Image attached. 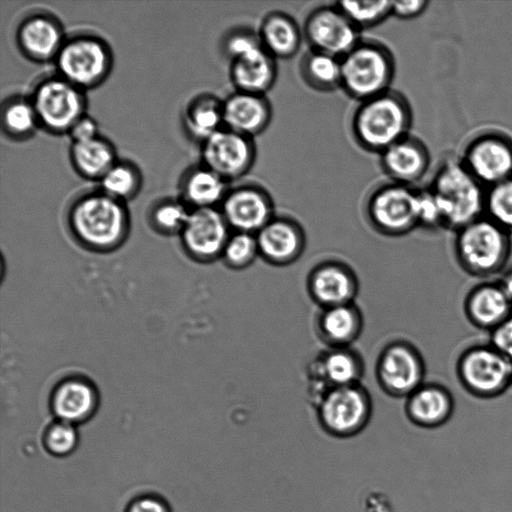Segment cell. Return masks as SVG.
<instances>
[{
    "label": "cell",
    "mask_w": 512,
    "mask_h": 512,
    "mask_svg": "<svg viewBox=\"0 0 512 512\" xmlns=\"http://www.w3.org/2000/svg\"><path fill=\"white\" fill-rule=\"evenodd\" d=\"M300 72L304 81L318 91L341 87V59L310 50L301 60Z\"/></svg>",
    "instance_id": "31"
},
{
    "label": "cell",
    "mask_w": 512,
    "mask_h": 512,
    "mask_svg": "<svg viewBox=\"0 0 512 512\" xmlns=\"http://www.w3.org/2000/svg\"><path fill=\"white\" fill-rule=\"evenodd\" d=\"M17 40L23 52L35 60L55 58L65 41L59 24L42 14L23 20L17 31Z\"/></svg>",
    "instance_id": "24"
},
{
    "label": "cell",
    "mask_w": 512,
    "mask_h": 512,
    "mask_svg": "<svg viewBox=\"0 0 512 512\" xmlns=\"http://www.w3.org/2000/svg\"><path fill=\"white\" fill-rule=\"evenodd\" d=\"M405 414L409 421L422 428H437L445 424L454 411L450 391L437 383H423L405 398Z\"/></svg>",
    "instance_id": "22"
},
{
    "label": "cell",
    "mask_w": 512,
    "mask_h": 512,
    "mask_svg": "<svg viewBox=\"0 0 512 512\" xmlns=\"http://www.w3.org/2000/svg\"><path fill=\"white\" fill-rule=\"evenodd\" d=\"M202 157L205 166L225 180H236L247 174L256 159L253 138L226 127L203 141Z\"/></svg>",
    "instance_id": "14"
},
{
    "label": "cell",
    "mask_w": 512,
    "mask_h": 512,
    "mask_svg": "<svg viewBox=\"0 0 512 512\" xmlns=\"http://www.w3.org/2000/svg\"><path fill=\"white\" fill-rule=\"evenodd\" d=\"M73 142H82L93 139L98 135V127L96 122L86 116H82L69 131Z\"/></svg>",
    "instance_id": "45"
},
{
    "label": "cell",
    "mask_w": 512,
    "mask_h": 512,
    "mask_svg": "<svg viewBox=\"0 0 512 512\" xmlns=\"http://www.w3.org/2000/svg\"><path fill=\"white\" fill-rule=\"evenodd\" d=\"M497 282L512 302V267L505 270Z\"/></svg>",
    "instance_id": "46"
},
{
    "label": "cell",
    "mask_w": 512,
    "mask_h": 512,
    "mask_svg": "<svg viewBox=\"0 0 512 512\" xmlns=\"http://www.w3.org/2000/svg\"><path fill=\"white\" fill-rule=\"evenodd\" d=\"M95 403V393L91 386L74 379L64 382L57 388L52 407L59 420L74 425L91 415Z\"/></svg>",
    "instance_id": "28"
},
{
    "label": "cell",
    "mask_w": 512,
    "mask_h": 512,
    "mask_svg": "<svg viewBox=\"0 0 512 512\" xmlns=\"http://www.w3.org/2000/svg\"><path fill=\"white\" fill-rule=\"evenodd\" d=\"M31 102L39 123L53 132H69L84 116L85 104L80 88L60 76L41 81Z\"/></svg>",
    "instance_id": "11"
},
{
    "label": "cell",
    "mask_w": 512,
    "mask_h": 512,
    "mask_svg": "<svg viewBox=\"0 0 512 512\" xmlns=\"http://www.w3.org/2000/svg\"><path fill=\"white\" fill-rule=\"evenodd\" d=\"M426 145L410 135L380 153V164L392 182L410 186L420 181L430 167Z\"/></svg>",
    "instance_id": "19"
},
{
    "label": "cell",
    "mask_w": 512,
    "mask_h": 512,
    "mask_svg": "<svg viewBox=\"0 0 512 512\" xmlns=\"http://www.w3.org/2000/svg\"><path fill=\"white\" fill-rule=\"evenodd\" d=\"M428 188L435 196L443 228L456 232L485 215L486 188L461 159L442 162Z\"/></svg>",
    "instance_id": "1"
},
{
    "label": "cell",
    "mask_w": 512,
    "mask_h": 512,
    "mask_svg": "<svg viewBox=\"0 0 512 512\" xmlns=\"http://www.w3.org/2000/svg\"><path fill=\"white\" fill-rule=\"evenodd\" d=\"M456 374L470 395L491 399L502 395L512 385V361L489 343L476 344L459 355Z\"/></svg>",
    "instance_id": "6"
},
{
    "label": "cell",
    "mask_w": 512,
    "mask_h": 512,
    "mask_svg": "<svg viewBox=\"0 0 512 512\" xmlns=\"http://www.w3.org/2000/svg\"><path fill=\"white\" fill-rule=\"evenodd\" d=\"M229 225L215 207L195 208L182 229L185 246L203 259L222 255L230 236Z\"/></svg>",
    "instance_id": "18"
},
{
    "label": "cell",
    "mask_w": 512,
    "mask_h": 512,
    "mask_svg": "<svg viewBox=\"0 0 512 512\" xmlns=\"http://www.w3.org/2000/svg\"><path fill=\"white\" fill-rule=\"evenodd\" d=\"M55 60L60 77L78 88L96 85L104 79L111 65L104 42L88 35L64 41Z\"/></svg>",
    "instance_id": "10"
},
{
    "label": "cell",
    "mask_w": 512,
    "mask_h": 512,
    "mask_svg": "<svg viewBox=\"0 0 512 512\" xmlns=\"http://www.w3.org/2000/svg\"><path fill=\"white\" fill-rule=\"evenodd\" d=\"M43 440L45 449L51 455L64 457L76 449L78 434L73 424L59 420L47 428Z\"/></svg>",
    "instance_id": "38"
},
{
    "label": "cell",
    "mask_w": 512,
    "mask_h": 512,
    "mask_svg": "<svg viewBox=\"0 0 512 512\" xmlns=\"http://www.w3.org/2000/svg\"><path fill=\"white\" fill-rule=\"evenodd\" d=\"M316 414L327 434L349 438L368 425L372 415L371 397L360 383L328 388L319 397Z\"/></svg>",
    "instance_id": "7"
},
{
    "label": "cell",
    "mask_w": 512,
    "mask_h": 512,
    "mask_svg": "<svg viewBox=\"0 0 512 512\" xmlns=\"http://www.w3.org/2000/svg\"><path fill=\"white\" fill-rule=\"evenodd\" d=\"M358 288L354 271L336 260L317 264L307 278L308 293L322 309L354 303Z\"/></svg>",
    "instance_id": "16"
},
{
    "label": "cell",
    "mask_w": 512,
    "mask_h": 512,
    "mask_svg": "<svg viewBox=\"0 0 512 512\" xmlns=\"http://www.w3.org/2000/svg\"><path fill=\"white\" fill-rule=\"evenodd\" d=\"M319 337L330 347H349L361 334L363 318L354 303L323 308L317 318Z\"/></svg>",
    "instance_id": "25"
},
{
    "label": "cell",
    "mask_w": 512,
    "mask_h": 512,
    "mask_svg": "<svg viewBox=\"0 0 512 512\" xmlns=\"http://www.w3.org/2000/svg\"><path fill=\"white\" fill-rule=\"evenodd\" d=\"M416 212L418 226L428 229L443 228L438 204L429 188L416 190Z\"/></svg>",
    "instance_id": "40"
},
{
    "label": "cell",
    "mask_w": 512,
    "mask_h": 512,
    "mask_svg": "<svg viewBox=\"0 0 512 512\" xmlns=\"http://www.w3.org/2000/svg\"><path fill=\"white\" fill-rule=\"evenodd\" d=\"M185 123L194 137L204 141L223 128V102L211 95L199 97L188 107Z\"/></svg>",
    "instance_id": "32"
},
{
    "label": "cell",
    "mask_w": 512,
    "mask_h": 512,
    "mask_svg": "<svg viewBox=\"0 0 512 512\" xmlns=\"http://www.w3.org/2000/svg\"><path fill=\"white\" fill-rule=\"evenodd\" d=\"M102 191L122 200L136 193L140 177L135 167L128 163L116 162L100 179Z\"/></svg>",
    "instance_id": "35"
},
{
    "label": "cell",
    "mask_w": 512,
    "mask_h": 512,
    "mask_svg": "<svg viewBox=\"0 0 512 512\" xmlns=\"http://www.w3.org/2000/svg\"><path fill=\"white\" fill-rule=\"evenodd\" d=\"M261 46L258 34L252 31L233 32L224 42V50L231 60Z\"/></svg>",
    "instance_id": "41"
},
{
    "label": "cell",
    "mask_w": 512,
    "mask_h": 512,
    "mask_svg": "<svg viewBox=\"0 0 512 512\" xmlns=\"http://www.w3.org/2000/svg\"><path fill=\"white\" fill-rule=\"evenodd\" d=\"M428 5L426 0L392 1L391 15L403 20L413 19L421 15Z\"/></svg>",
    "instance_id": "44"
},
{
    "label": "cell",
    "mask_w": 512,
    "mask_h": 512,
    "mask_svg": "<svg viewBox=\"0 0 512 512\" xmlns=\"http://www.w3.org/2000/svg\"><path fill=\"white\" fill-rule=\"evenodd\" d=\"M259 256L275 266L294 263L303 253L306 237L301 225L286 216H274L256 234Z\"/></svg>",
    "instance_id": "17"
},
{
    "label": "cell",
    "mask_w": 512,
    "mask_h": 512,
    "mask_svg": "<svg viewBox=\"0 0 512 512\" xmlns=\"http://www.w3.org/2000/svg\"><path fill=\"white\" fill-rule=\"evenodd\" d=\"M227 180L205 167L191 170L182 183V193L195 208L214 207L222 203L227 192Z\"/></svg>",
    "instance_id": "30"
},
{
    "label": "cell",
    "mask_w": 512,
    "mask_h": 512,
    "mask_svg": "<svg viewBox=\"0 0 512 512\" xmlns=\"http://www.w3.org/2000/svg\"><path fill=\"white\" fill-rule=\"evenodd\" d=\"M335 5L359 30L378 25L391 15L392 1H339Z\"/></svg>",
    "instance_id": "33"
},
{
    "label": "cell",
    "mask_w": 512,
    "mask_h": 512,
    "mask_svg": "<svg viewBox=\"0 0 512 512\" xmlns=\"http://www.w3.org/2000/svg\"><path fill=\"white\" fill-rule=\"evenodd\" d=\"M2 123L10 135L23 137L31 134L39 121L32 102L17 98L5 105Z\"/></svg>",
    "instance_id": "36"
},
{
    "label": "cell",
    "mask_w": 512,
    "mask_h": 512,
    "mask_svg": "<svg viewBox=\"0 0 512 512\" xmlns=\"http://www.w3.org/2000/svg\"><path fill=\"white\" fill-rule=\"evenodd\" d=\"M375 375L383 392L395 398H407L424 383V360L411 343L393 341L381 350Z\"/></svg>",
    "instance_id": "9"
},
{
    "label": "cell",
    "mask_w": 512,
    "mask_h": 512,
    "mask_svg": "<svg viewBox=\"0 0 512 512\" xmlns=\"http://www.w3.org/2000/svg\"><path fill=\"white\" fill-rule=\"evenodd\" d=\"M125 512H171L167 502L155 494H143L135 497Z\"/></svg>",
    "instance_id": "43"
},
{
    "label": "cell",
    "mask_w": 512,
    "mask_h": 512,
    "mask_svg": "<svg viewBox=\"0 0 512 512\" xmlns=\"http://www.w3.org/2000/svg\"><path fill=\"white\" fill-rule=\"evenodd\" d=\"M462 163L485 187H491L512 177V139L488 131L471 139L466 145Z\"/></svg>",
    "instance_id": "12"
},
{
    "label": "cell",
    "mask_w": 512,
    "mask_h": 512,
    "mask_svg": "<svg viewBox=\"0 0 512 512\" xmlns=\"http://www.w3.org/2000/svg\"><path fill=\"white\" fill-rule=\"evenodd\" d=\"M463 307L468 321L488 332L512 315V302L498 282H482L472 287Z\"/></svg>",
    "instance_id": "21"
},
{
    "label": "cell",
    "mask_w": 512,
    "mask_h": 512,
    "mask_svg": "<svg viewBox=\"0 0 512 512\" xmlns=\"http://www.w3.org/2000/svg\"><path fill=\"white\" fill-rule=\"evenodd\" d=\"M221 212L234 232L256 234L274 216V205L268 192L255 184H244L228 190Z\"/></svg>",
    "instance_id": "15"
},
{
    "label": "cell",
    "mask_w": 512,
    "mask_h": 512,
    "mask_svg": "<svg viewBox=\"0 0 512 512\" xmlns=\"http://www.w3.org/2000/svg\"><path fill=\"white\" fill-rule=\"evenodd\" d=\"M71 160L75 169L84 177L101 179L116 163L113 146L97 136L93 139L73 142Z\"/></svg>",
    "instance_id": "29"
},
{
    "label": "cell",
    "mask_w": 512,
    "mask_h": 512,
    "mask_svg": "<svg viewBox=\"0 0 512 512\" xmlns=\"http://www.w3.org/2000/svg\"><path fill=\"white\" fill-rule=\"evenodd\" d=\"M489 333V344L512 361V315Z\"/></svg>",
    "instance_id": "42"
},
{
    "label": "cell",
    "mask_w": 512,
    "mask_h": 512,
    "mask_svg": "<svg viewBox=\"0 0 512 512\" xmlns=\"http://www.w3.org/2000/svg\"><path fill=\"white\" fill-rule=\"evenodd\" d=\"M272 108L265 95L235 91L223 101L224 127L253 138L270 124Z\"/></svg>",
    "instance_id": "20"
},
{
    "label": "cell",
    "mask_w": 512,
    "mask_h": 512,
    "mask_svg": "<svg viewBox=\"0 0 512 512\" xmlns=\"http://www.w3.org/2000/svg\"><path fill=\"white\" fill-rule=\"evenodd\" d=\"M485 216L512 235V177L486 188Z\"/></svg>",
    "instance_id": "34"
},
{
    "label": "cell",
    "mask_w": 512,
    "mask_h": 512,
    "mask_svg": "<svg viewBox=\"0 0 512 512\" xmlns=\"http://www.w3.org/2000/svg\"><path fill=\"white\" fill-rule=\"evenodd\" d=\"M303 33L311 50L340 59L361 40L359 30L335 4L312 10L305 19Z\"/></svg>",
    "instance_id": "13"
},
{
    "label": "cell",
    "mask_w": 512,
    "mask_h": 512,
    "mask_svg": "<svg viewBox=\"0 0 512 512\" xmlns=\"http://www.w3.org/2000/svg\"><path fill=\"white\" fill-rule=\"evenodd\" d=\"M276 77L275 58L263 46L231 60L230 78L236 91L265 95Z\"/></svg>",
    "instance_id": "23"
},
{
    "label": "cell",
    "mask_w": 512,
    "mask_h": 512,
    "mask_svg": "<svg viewBox=\"0 0 512 512\" xmlns=\"http://www.w3.org/2000/svg\"><path fill=\"white\" fill-rule=\"evenodd\" d=\"M455 233V257L467 274L488 278L503 272L512 247L508 232L484 215Z\"/></svg>",
    "instance_id": "3"
},
{
    "label": "cell",
    "mask_w": 512,
    "mask_h": 512,
    "mask_svg": "<svg viewBox=\"0 0 512 512\" xmlns=\"http://www.w3.org/2000/svg\"><path fill=\"white\" fill-rule=\"evenodd\" d=\"M315 369L328 389L359 384L364 366L356 351L350 347H336L320 356Z\"/></svg>",
    "instance_id": "27"
},
{
    "label": "cell",
    "mask_w": 512,
    "mask_h": 512,
    "mask_svg": "<svg viewBox=\"0 0 512 512\" xmlns=\"http://www.w3.org/2000/svg\"><path fill=\"white\" fill-rule=\"evenodd\" d=\"M258 36L263 48L275 59L293 57L302 42V33L296 21L279 11L271 12L263 18Z\"/></svg>",
    "instance_id": "26"
},
{
    "label": "cell",
    "mask_w": 512,
    "mask_h": 512,
    "mask_svg": "<svg viewBox=\"0 0 512 512\" xmlns=\"http://www.w3.org/2000/svg\"><path fill=\"white\" fill-rule=\"evenodd\" d=\"M394 73L392 54L375 41L360 40L341 58V88L360 102L391 90Z\"/></svg>",
    "instance_id": "4"
},
{
    "label": "cell",
    "mask_w": 512,
    "mask_h": 512,
    "mask_svg": "<svg viewBox=\"0 0 512 512\" xmlns=\"http://www.w3.org/2000/svg\"><path fill=\"white\" fill-rule=\"evenodd\" d=\"M221 256L233 269L249 267L259 256L256 235L234 232L229 236Z\"/></svg>",
    "instance_id": "37"
},
{
    "label": "cell",
    "mask_w": 512,
    "mask_h": 512,
    "mask_svg": "<svg viewBox=\"0 0 512 512\" xmlns=\"http://www.w3.org/2000/svg\"><path fill=\"white\" fill-rule=\"evenodd\" d=\"M411 123L408 101L400 93L389 90L359 103L352 116L351 130L359 146L381 153L409 135Z\"/></svg>",
    "instance_id": "2"
},
{
    "label": "cell",
    "mask_w": 512,
    "mask_h": 512,
    "mask_svg": "<svg viewBox=\"0 0 512 512\" xmlns=\"http://www.w3.org/2000/svg\"><path fill=\"white\" fill-rule=\"evenodd\" d=\"M189 214L183 204L169 200L153 209L152 221L161 231L174 232L183 229Z\"/></svg>",
    "instance_id": "39"
},
{
    "label": "cell",
    "mask_w": 512,
    "mask_h": 512,
    "mask_svg": "<svg viewBox=\"0 0 512 512\" xmlns=\"http://www.w3.org/2000/svg\"><path fill=\"white\" fill-rule=\"evenodd\" d=\"M370 225L379 233L398 237L418 227L416 190L395 182L375 188L365 206Z\"/></svg>",
    "instance_id": "8"
},
{
    "label": "cell",
    "mask_w": 512,
    "mask_h": 512,
    "mask_svg": "<svg viewBox=\"0 0 512 512\" xmlns=\"http://www.w3.org/2000/svg\"><path fill=\"white\" fill-rule=\"evenodd\" d=\"M70 224L78 237L90 246L111 247L123 236L127 216L120 200L103 191L77 199L70 210Z\"/></svg>",
    "instance_id": "5"
}]
</instances>
